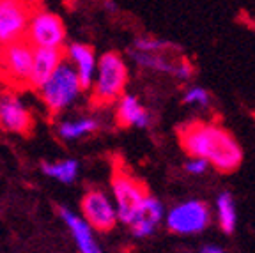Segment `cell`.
<instances>
[{
	"mask_svg": "<svg viewBox=\"0 0 255 253\" xmlns=\"http://www.w3.org/2000/svg\"><path fill=\"white\" fill-rule=\"evenodd\" d=\"M177 133L186 154L204 159L223 174L234 172L243 161V150L234 136L216 124L188 123Z\"/></svg>",
	"mask_w": 255,
	"mask_h": 253,
	"instance_id": "obj_1",
	"label": "cell"
},
{
	"mask_svg": "<svg viewBox=\"0 0 255 253\" xmlns=\"http://www.w3.org/2000/svg\"><path fill=\"white\" fill-rule=\"evenodd\" d=\"M94 99L101 105L116 101L128 82V67L117 53L108 52L98 60L94 75Z\"/></svg>",
	"mask_w": 255,
	"mask_h": 253,
	"instance_id": "obj_2",
	"label": "cell"
},
{
	"mask_svg": "<svg viewBox=\"0 0 255 253\" xmlns=\"http://www.w3.org/2000/svg\"><path fill=\"white\" fill-rule=\"evenodd\" d=\"M80 91H82V85L78 76L73 66L66 62L60 64L57 71L39 87L43 103L53 114H59L60 110L68 108L78 98Z\"/></svg>",
	"mask_w": 255,
	"mask_h": 253,
	"instance_id": "obj_3",
	"label": "cell"
},
{
	"mask_svg": "<svg viewBox=\"0 0 255 253\" xmlns=\"http://www.w3.org/2000/svg\"><path fill=\"white\" fill-rule=\"evenodd\" d=\"M64 39H66V27L59 16L46 9H34L25 30V41L34 50L36 48L60 50Z\"/></svg>",
	"mask_w": 255,
	"mask_h": 253,
	"instance_id": "obj_4",
	"label": "cell"
},
{
	"mask_svg": "<svg viewBox=\"0 0 255 253\" xmlns=\"http://www.w3.org/2000/svg\"><path fill=\"white\" fill-rule=\"evenodd\" d=\"M112 190H114V197L117 202V218L128 225L136 207L149 197L147 188L129 172L124 170L123 166L116 165L114 175H112Z\"/></svg>",
	"mask_w": 255,
	"mask_h": 253,
	"instance_id": "obj_5",
	"label": "cell"
},
{
	"mask_svg": "<svg viewBox=\"0 0 255 253\" xmlns=\"http://www.w3.org/2000/svg\"><path fill=\"white\" fill-rule=\"evenodd\" d=\"M32 57H34V48L25 39L16 41V43L2 48L0 71H2L4 78L18 87L28 83L32 71Z\"/></svg>",
	"mask_w": 255,
	"mask_h": 253,
	"instance_id": "obj_6",
	"label": "cell"
},
{
	"mask_svg": "<svg viewBox=\"0 0 255 253\" xmlns=\"http://www.w3.org/2000/svg\"><path fill=\"white\" fill-rule=\"evenodd\" d=\"M34 5L16 0H0V44H12L21 41L27 30Z\"/></svg>",
	"mask_w": 255,
	"mask_h": 253,
	"instance_id": "obj_7",
	"label": "cell"
},
{
	"mask_svg": "<svg viewBox=\"0 0 255 253\" xmlns=\"http://www.w3.org/2000/svg\"><path fill=\"white\" fill-rule=\"evenodd\" d=\"M82 214L84 220L91 229L108 232L117 223V211L112 204L108 195L100 190H91L85 193L82 200Z\"/></svg>",
	"mask_w": 255,
	"mask_h": 253,
	"instance_id": "obj_8",
	"label": "cell"
},
{
	"mask_svg": "<svg viewBox=\"0 0 255 253\" xmlns=\"http://www.w3.org/2000/svg\"><path fill=\"white\" fill-rule=\"evenodd\" d=\"M211 214L204 202L190 200L174 207L167 216V225L175 234H197L209 225Z\"/></svg>",
	"mask_w": 255,
	"mask_h": 253,
	"instance_id": "obj_9",
	"label": "cell"
},
{
	"mask_svg": "<svg viewBox=\"0 0 255 253\" xmlns=\"http://www.w3.org/2000/svg\"><path fill=\"white\" fill-rule=\"evenodd\" d=\"M0 126L12 133H28L30 131V114L14 94H4L0 98Z\"/></svg>",
	"mask_w": 255,
	"mask_h": 253,
	"instance_id": "obj_10",
	"label": "cell"
},
{
	"mask_svg": "<svg viewBox=\"0 0 255 253\" xmlns=\"http://www.w3.org/2000/svg\"><path fill=\"white\" fill-rule=\"evenodd\" d=\"M161 216H163L161 204L156 198L147 197L136 207L128 225H129L135 238H147V236L154 234L158 223L161 222Z\"/></svg>",
	"mask_w": 255,
	"mask_h": 253,
	"instance_id": "obj_11",
	"label": "cell"
},
{
	"mask_svg": "<svg viewBox=\"0 0 255 253\" xmlns=\"http://www.w3.org/2000/svg\"><path fill=\"white\" fill-rule=\"evenodd\" d=\"M62 64V52L60 50H46V48H36L32 57V71L28 85L39 89Z\"/></svg>",
	"mask_w": 255,
	"mask_h": 253,
	"instance_id": "obj_12",
	"label": "cell"
},
{
	"mask_svg": "<svg viewBox=\"0 0 255 253\" xmlns=\"http://www.w3.org/2000/svg\"><path fill=\"white\" fill-rule=\"evenodd\" d=\"M68 57L73 62V69H75L76 76L80 80V85L82 89H87L92 83L96 75V66H98V60H96L94 50L87 44L82 43H73L68 48Z\"/></svg>",
	"mask_w": 255,
	"mask_h": 253,
	"instance_id": "obj_13",
	"label": "cell"
},
{
	"mask_svg": "<svg viewBox=\"0 0 255 253\" xmlns=\"http://www.w3.org/2000/svg\"><path fill=\"white\" fill-rule=\"evenodd\" d=\"M60 216L66 222L68 229L71 230L73 238H75L78 250L82 253H103L98 246V243L94 241V236H92V229L87 223L82 220L80 216H76L75 213L68 209H60Z\"/></svg>",
	"mask_w": 255,
	"mask_h": 253,
	"instance_id": "obj_14",
	"label": "cell"
},
{
	"mask_svg": "<svg viewBox=\"0 0 255 253\" xmlns=\"http://www.w3.org/2000/svg\"><path fill=\"white\" fill-rule=\"evenodd\" d=\"M117 123L121 126H136L145 127L151 123L149 112L138 103L135 96H124L117 108Z\"/></svg>",
	"mask_w": 255,
	"mask_h": 253,
	"instance_id": "obj_15",
	"label": "cell"
},
{
	"mask_svg": "<svg viewBox=\"0 0 255 253\" xmlns=\"http://www.w3.org/2000/svg\"><path fill=\"white\" fill-rule=\"evenodd\" d=\"M43 172L52 179H55V181L69 184L78 175V161H75V159H60V161L44 163Z\"/></svg>",
	"mask_w": 255,
	"mask_h": 253,
	"instance_id": "obj_16",
	"label": "cell"
},
{
	"mask_svg": "<svg viewBox=\"0 0 255 253\" xmlns=\"http://www.w3.org/2000/svg\"><path fill=\"white\" fill-rule=\"evenodd\" d=\"M216 209H218V223L225 234H232L236 229V206L234 198L231 193H222L216 200Z\"/></svg>",
	"mask_w": 255,
	"mask_h": 253,
	"instance_id": "obj_17",
	"label": "cell"
},
{
	"mask_svg": "<svg viewBox=\"0 0 255 253\" xmlns=\"http://www.w3.org/2000/svg\"><path fill=\"white\" fill-rule=\"evenodd\" d=\"M96 129H98V123L94 119H71L60 123L59 134L66 140H75L89 133H94Z\"/></svg>",
	"mask_w": 255,
	"mask_h": 253,
	"instance_id": "obj_18",
	"label": "cell"
},
{
	"mask_svg": "<svg viewBox=\"0 0 255 253\" xmlns=\"http://www.w3.org/2000/svg\"><path fill=\"white\" fill-rule=\"evenodd\" d=\"M133 59L138 66L149 67V69H158V71L170 73L175 75V69H177V64L179 62H172L165 57V53H143V52H135L133 53Z\"/></svg>",
	"mask_w": 255,
	"mask_h": 253,
	"instance_id": "obj_19",
	"label": "cell"
},
{
	"mask_svg": "<svg viewBox=\"0 0 255 253\" xmlns=\"http://www.w3.org/2000/svg\"><path fill=\"white\" fill-rule=\"evenodd\" d=\"M136 50L135 52H143V53H165V50H175V44L168 43L163 39H154V37H142L136 39L135 43Z\"/></svg>",
	"mask_w": 255,
	"mask_h": 253,
	"instance_id": "obj_20",
	"label": "cell"
},
{
	"mask_svg": "<svg viewBox=\"0 0 255 253\" xmlns=\"http://www.w3.org/2000/svg\"><path fill=\"white\" fill-rule=\"evenodd\" d=\"M184 103L188 105H202V107H207L209 105V92L202 87H193L186 92L184 96Z\"/></svg>",
	"mask_w": 255,
	"mask_h": 253,
	"instance_id": "obj_21",
	"label": "cell"
},
{
	"mask_svg": "<svg viewBox=\"0 0 255 253\" xmlns=\"http://www.w3.org/2000/svg\"><path fill=\"white\" fill-rule=\"evenodd\" d=\"M191 75H193V66L186 59H181L177 64V69H175V76L181 80H188Z\"/></svg>",
	"mask_w": 255,
	"mask_h": 253,
	"instance_id": "obj_22",
	"label": "cell"
},
{
	"mask_svg": "<svg viewBox=\"0 0 255 253\" xmlns=\"http://www.w3.org/2000/svg\"><path fill=\"white\" fill-rule=\"evenodd\" d=\"M206 168H207V163L204 161V159H191V161H188L186 163V170L190 172V174H193V175H199V174H204L206 172Z\"/></svg>",
	"mask_w": 255,
	"mask_h": 253,
	"instance_id": "obj_23",
	"label": "cell"
},
{
	"mask_svg": "<svg viewBox=\"0 0 255 253\" xmlns=\"http://www.w3.org/2000/svg\"><path fill=\"white\" fill-rule=\"evenodd\" d=\"M200 253H223V250L218 248V246H204Z\"/></svg>",
	"mask_w": 255,
	"mask_h": 253,
	"instance_id": "obj_24",
	"label": "cell"
}]
</instances>
